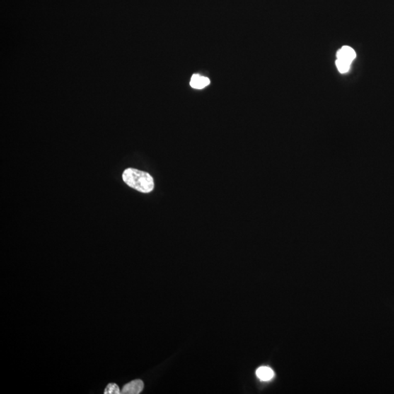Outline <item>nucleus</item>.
I'll list each match as a JSON object with an SVG mask.
<instances>
[{"label":"nucleus","instance_id":"nucleus-1","mask_svg":"<svg viewBox=\"0 0 394 394\" xmlns=\"http://www.w3.org/2000/svg\"><path fill=\"white\" fill-rule=\"evenodd\" d=\"M124 182L129 187L142 193H150L154 189L153 177L148 172L128 168L123 172Z\"/></svg>","mask_w":394,"mask_h":394},{"label":"nucleus","instance_id":"nucleus-2","mask_svg":"<svg viewBox=\"0 0 394 394\" xmlns=\"http://www.w3.org/2000/svg\"><path fill=\"white\" fill-rule=\"evenodd\" d=\"M144 388V383L141 380H135L127 383L123 388L122 393L124 394H138Z\"/></svg>","mask_w":394,"mask_h":394},{"label":"nucleus","instance_id":"nucleus-3","mask_svg":"<svg viewBox=\"0 0 394 394\" xmlns=\"http://www.w3.org/2000/svg\"><path fill=\"white\" fill-rule=\"evenodd\" d=\"M356 52L349 46H343L342 49L337 51V59H341L347 62L352 63V61L356 59Z\"/></svg>","mask_w":394,"mask_h":394},{"label":"nucleus","instance_id":"nucleus-4","mask_svg":"<svg viewBox=\"0 0 394 394\" xmlns=\"http://www.w3.org/2000/svg\"><path fill=\"white\" fill-rule=\"evenodd\" d=\"M210 83L211 81H210L209 78L195 74L192 76V79H191L190 85L192 88H196V89H202L204 87L207 86Z\"/></svg>","mask_w":394,"mask_h":394},{"label":"nucleus","instance_id":"nucleus-5","mask_svg":"<svg viewBox=\"0 0 394 394\" xmlns=\"http://www.w3.org/2000/svg\"><path fill=\"white\" fill-rule=\"evenodd\" d=\"M257 376L263 381H269L272 380L274 376V371L268 366H261L256 372Z\"/></svg>","mask_w":394,"mask_h":394},{"label":"nucleus","instance_id":"nucleus-6","mask_svg":"<svg viewBox=\"0 0 394 394\" xmlns=\"http://www.w3.org/2000/svg\"><path fill=\"white\" fill-rule=\"evenodd\" d=\"M336 65H337L338 71L343 74V73H346L347 72L349 71L351 63L347 62V61H346L341 60V59H337V61H336Z\"/></svg>","mask_w":394,"mask_h":394},{"label":"nucleus","instance_id":"nucleus-7","mask_svg":"<svg viewBox=\"0 0 394 394\" xmlns=\"http://www.w3.org/2000/svg\"><path fill=\"white\" fill-rule=\"evenodd\" d=\"M121 393L122 392L120 391L119 385L115 384V383H110V384L107 385L105 390V394H119Z\"/></svg>","mask_w":394,"mask_h":394}]
</instances>
